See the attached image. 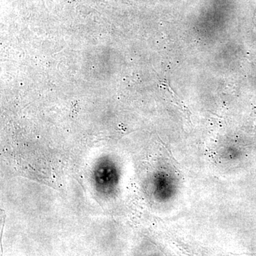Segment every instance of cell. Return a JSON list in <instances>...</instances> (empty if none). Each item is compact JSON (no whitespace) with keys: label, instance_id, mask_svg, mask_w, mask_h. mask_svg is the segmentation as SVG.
I'll use <instances>...</instances> for the list:
<instances>
[{"label":"cell","instance_id":"6da1fadb","mask_svg":"<svg viewBox=\"0 0 256 256\" xmlns=\"http://www.w3.org/2000/svg\"><path fill=\"white\" fill-rule=\"evenodd\" d=\"M152 197L156 203L168 204L174 202L180 194V181L172 171L161 169L154 172L149 182Z\"/></svg>","mask_w":256,"mask_h":256},{"label":"cell","instance_id":"7a4b0ae2","mask_svg":"<svg viewBox=\"0 0 256 256\" xmlns=\"http://www.w3.org/2000/svg\"><path fill=\"white\" fill-rule=\"evenodd\" d=\"M94 176H95L96 185L100 188V192H114L118 188L120 182V172L114 163L105 162L99 164L96 168Z\"/></svg>","mask_w":256,"mask_h":256}]
</instances>
